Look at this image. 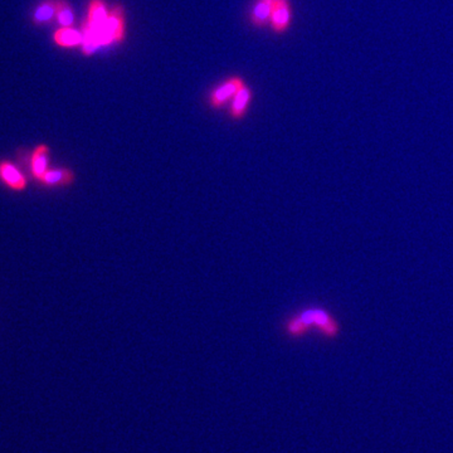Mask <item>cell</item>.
<instances>
[{"label": "cell", "mask_w": 453, "mask_h": 453, "mask_svg": "<svg viewBox=\"0 0 453 453\" xmlns=\"http://www.w3.org/2000/svg\"><path fill=\"white\" fill-rule=\"evenodd\" d=\"M317 331L328 341H334L341 335L343 326L334 312L324 306H307L286 318L284 332L292 340L306 337Z\"/></svg>", "instance_id": "cell-1"}, {"label": "cell", "mask_w": 453, "mask_h": 453, "mask_svg": "<svg viewBox=\"0 0 453 453\" xmlns=\"http://www.w3.org/2000/svg\"><path fill=\"white\" fill-rule=\"evenodd\" d=\"M105 45L123 43L126 38V17L121 4H114L110 8L109 20L102 29Z\"/></svg>", "instance_id": "cell-2"}, {"label": "cell", "mask_w": 453, "mask_h": 453, "mask_svg": "<svg viewBox=\"0 0 453 453\" xmlns=\"http://www.w3.org/2000/svg\"><path fill=\"white\" fill-rule=\"evenodd\" d=\"M246 84L245 79L240 76H232L227 78L222 84H218L208 96L209 107L213 110H220L228 102L233 100L238 91Z\"/></svg>", "instance_id": "cell-3"}, {"label": "cell", "mask_w": 453, "mask_h": 453, "mask_svg": "<svg viewBox=\"0 0 453 453\" xmlns=\"http://www.w3.org/2000/svg\"><path fill=\"white\" fill-rule=\"evenodd\" d=\"M293 8L291 0H276L272 13V31L276 34H285L291 28Z\"/></svg>", "instance_id": "cell-4"}, {"label": "cell", "mask_w": 453, "mask_h": 453, "mask_svg": "<svg viewBox=\"0 0 453 453\" xmlns=\"http://www.w3.org/2000/svg\"><path fill=\"white\" fill-rule=\"evenodd\" d=\"M76 181V174L70 168H51L45 173L42 179L38 181L39 184L45 188H67L71 187Z\"/></svg>", "instance_id": "cell-5"}, {"label": "cell", "mask_w": 453, "mask_h": 453, "mask_svg": "<svg viewBox=\"0 0 453 453\" xmlns=\"http://www.w3.org/2000/svg\"><path fill=\"white\" fill-rule=\"evenodd\" d=\"M0 181L14 192H24L28 188L26 175L13 162L7 160L0 162Z\"/></svg>", "instance_id": "cell-6"}, {"label": "cell", "mask_w": 453, "mask_h": 453, "mask_svg": "<svg viewBox=\"0 0 453 453\" xmlns=\"http://www.w3.org/2000/svg\"><path fill=\"white\" fill-rule=\"evenodd\" d=\"M29 169L33 179L39 181L42 176L51 169V148L47 144H39L32 151V155L29 159Z\"/></svg>", "instance_id": "cell-7"}, {"label": "cell", "mask_w": 453, "mask_h": 453, "mask_svg": "<svg viewBox=\"0 0 453 453\" xmlns=\"http://www.w3.org/2000/svg\"><path fill=\"white\" fill-rule=\"evenodd\" d=\"M253 100V92L249 86L245 84L238 93L234 96L231 101L229 109H228V116L233 121H240L246 117L247 112L251 107Z\"/></svg>", "instance_id": "cell-8"}, {"label": "cell", "mask_w": 453, "mask_h": 453, "mask_svg": "<svg viewBox=\"0 0 453 453\" xmlns=\"http://www.w3.org/2000/svg\"><path fill=\"white\" fill-rule=\"evenodd\" d=\"M275 3L276 0H256L249 10V23L254 28H265L271 24Z\"/></svg>", "instance_id": "cell-9"}, {"label": "cell", "mask_w": 453, "mask_h": 453, "mask_svg": "<svg viewBox=\"0 0 453 453\" xmlns=\"http://www.w3.org/2000/svg\"><path fill=\"white\" fill-rule=\"evenodd\" d=\"M54 43L62 48H76L84 45V33L79 32L72 26L59 28V31L53 34Z\"/></svg>", "instance_id": "cell-10"}, {"label": "cell", "mask_w": 453, "mask_h": 453, "mask_svg": "<svg viewBox=\"0 0 453 453\" xmlns=\"http://www.w3.org/2000/svg\"><path fill=\"white\" fill-rule=\"evenodd\" d=\"M57 0H43L37 6L33 13L32 20L36 26H45L56 18Z\"/></svg>", "instance_id": "cell-11"}, {"label": "cell", "mask_w": 453, "mask_h": 453, "mask_svg": "<svg viewBox=\"0 0 453 453\" xmlns=\"http://www.w3.org/2000/svg\"><path fill=\"white\" fill-rule=\"evenodd\" d=\"M56 20L62 28L73 26L75 23V12L71 4L67 0H57V13Z\"/></svg>", "instance_id": "cell-12"}]
</instances>
